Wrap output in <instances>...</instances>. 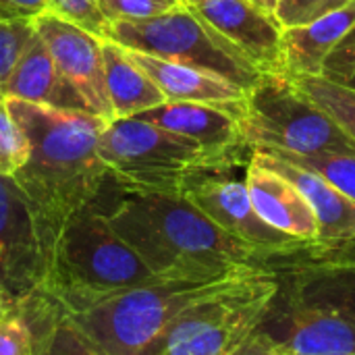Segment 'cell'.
I'll return each mask as SVG.
<instances>
[{"label": "cell", "mask_w": 355, "mask_h": 355, "mask_svg": "<svg viewBox=\"0 0 355 355\" xmlns=\"http://www.w3.org/2000/svg\"><path fill=\"white\" fill-rule=\"evenodd\" d=\"M96 204L158 279H220L258 268H283L308 256H279L254 248L225 233L177 193L131 191L106 181Z\"/></svg>", "instance_id": "1"}, {"label": "cell", "mask_w": 355, "mask_h": 355, "mask_svg": "<svg viewBox=\"0 0 355 355\" xmlns=\"http://www.w3.org/2000/svg\"><path fill=\"white\" fill-rule=\"evenodd\" d=\"M8 110L23 129L29 156L12 175L48 256L64 225L89 206L108 181L98 139L108 121L85 110H60L8 98Z\"/></svg>", "instance_id": "2"}, {"label": "cell", "mask_w": 355, "mask_h": 355, "mask_svg": "<svg viewBox=\"0 0 355 355\" xmlns=\"http://www.w3.org/2000/svg\"><path fill=\"white\" fill-rule=\"evenodd\" d=\"M154 281L160 279L119 237L94 200L52 243L40 293L75 314Z\"/></svg>", "instance_id": "3"}, {"label": "cell", "mask_w": 355, "mask_h": 355, "mask_svg": "<svg viewBox=\"0 0 355 355\" xmlns=\"http://www.w3.org/2000/svg\"><path fill=\"white\" fill-rule=\"evenodd\" d=\"M108 181L121 189L177 193L204 175H227L243 158L225 156L139 119L110 121L98 139Z\"/></svg>", "instance_id": "4"}, {"label": "cell", "mask_w": 355, "mask_h": 355, "mask_svg": "<svg viewBox=\"0 0 355 355\" xmlns=\"http://www.w3.org/2000/svg\"><path fill=\"white\" fill-rule=\"evenodd\" d=\"M248 272L206 281L160 279L69 314L102 355H156L185 310Z\"/></svg>", "instance_id": "5"}, {"label": "cell", "mask_w": 355, "mask_h": 355, "mask_svg": "<svg viewBox=\"0 0 355 355\" xmlns=\"http://www.w3.org/2000/svg\"><path fill=\"white\" fill-rule=\"evenodd\" d=\"M241 141L250 150H283L302 156H355V141L287 75L262 73L239 102Z\"/></svg>", "instance_id": "6"}, {"label": "cell", "mask_w": 355, "mask_h": 355, "mask_svg": "<svg viewBox=\"0 0 355 355\" xmlns=\"http://www.w3.org/2000/svg\"><path fill=\"white\" fill-rule=\"evenodd\" d=\"M281 291V270H252L185 310L156 355H231L264 320Z\"/></svg>", "instance_id": "7"}, {"label": "cell", "mask_w": 355, "mask_h": 355, "mask_svg": "<svg viewBox=\"0 0 355 355\" xmlns=\"http://www.w3.org/2000/svg\"><path fill=\"white\" fill-rule=\"evenodd\" d=\"M106 40L148 56L212 73L245 92L262 75L235 44L183 2L152 19L110 23Z\"/></svg>", "instance_id": "8"}, {"label": "cell", "mask_w": 355, "mask_h": 355, "mask_svg": "<svg viewBox=\"0 0 355 355\" xmlns=\"http://www.w3.org/2000/svg\"><path fill=\"white\" fill-rule=\"evenodd\" d=\"M46 252L33 214L12 181L0 177V312L42 289Z\"/></svg>", "instance_id": "9"}, {"label": "cell", "mask_w": 355, "mask_h": 355, "mask_svg": "<svg viewBox=\"0 0 355 355\" xmlns=\"http://www.w3.org/2000/svg\"><path fill=\"white\" fill-rule=\"evenodd\" d=\"M183 196L225 233L254 248L279 256L324 252L314 243H304L266 225L252 206L245 181H237L227 175H204L193 179L185 187Z\"/></svg>", "instance_id": "10"}, {"label": "cell", "mask_w": 355, "mask_h": 355, "mask_svg": "<svg viewBox=\"0 0 355 355\" xmlns=\"http://www.w3.org/2000/svg\"><path fill=\"white\" fill-rule=\"evenodd\" d=\"M33 29L48 48L60 75L77 89L87 108L108 123L114 121L104 77V40L62 21L50 10L33 19Z\"/></svg>", "instance_id": "11"}, {"label": "cell", "mask_w": 355, "mask_h": 355, "mask_svg": "<svg viewBox=\"0 0 355 355\" xmlns=\"http://www.w3.org/2000/svg\"><path fill=\"white\" fill-rule=\"evenodd\" d=\"M258 329L291 355H355L354 318L297 304L283 291Z\"/></svg>", "instance_id": "12"}, {"label": "cell", "mask_w": 355, "mask_h": 355, "mask_svg": "<svg viewBox=\"0 0 355 355\" xmlns=\"http://www.w3.org/2000/svg\"><path fill=\"white\" fill-rule=\"evenodd\" d=\"M198 17L235 44L262 73L283 71L279 21L250 0H183Z\"/></svg>", "instance_id": "13"}, {"label": "cell", "mask_w": 355, "mask_h": 355, "mask_svg": "<svg viewBox=\"0 0 355 355\" xmlns=\"http://www.w3.org/2000/svg\"><path fill=\"white\" fill-rule=\"evenodd\" d=\"M281 270V291L304 306L327 308L355 320V248L320 252Z\"/></svg>", "instance_id": "14"}, {"label": "cell", "mask_w": 355, "mask_h": 355, "mask_svg": "<svg viewBox=\"0 0 355 355\" xmlns=\"http://www.w3.org/2000/svg\"><path fill=\"white\" fill-rule=\"evenodd\" d=\"M239 102L229 106L196 104V102H162L160 106L148 108L131 119L146 121L171 133L183 135L202 148L243 158V150H250L241 141L239 131ZM252 152V150H250Z\"/></svg>", "instance_id": "15"}, {"label": "cell", "mask_w": 355, "mask_h": 355, "mask_svg": "<svg viewBox=\"0 0 355 355\" xmlns=\"http://www.w3.org/2000/svg\"><path fill=\"white\" fill-rule=\"evenodd\" d=\"M252 154L266 164L268 168L277 171L285 179H289L308 204L314 210L318 223V239L316 243L324 252H347L355 248V202L341 193L335 185L324 181L312 171L285 162L277 156H270L260 150H252Z\"/></svg>", "instance_id": "16"}, {"label": "cell", "mask_w": 355, "mask_h": 355, "mask_svg": "<svg viewBox=\"0 0 355 355\" xmlns=\"http://www.w3.org/2000/svg\"><path fill=\"white\" fill-rule=\"evenodd\" d=\"M243 181L254 210L266 225L304 243L318 245V223L314 210L289 179L250 154Z\"/></svg>", "instance_id": "17"}, {"label": "cell", "mask_w": 355, "mask_h": 355, "mask_svg": "<svg viewBox=\"0 0 355 355\" xmlns=\"http://www.w3.org/2000/svg\"><path fill=\"white\" fill-rule=\"evenodd\" d=\"M0 94L6 98L52 106L60 110L92 112L83 98L77 94V89L60 75L37 33H33L17 64L0 83Z\"/></svg>", "instance_id": "18"}, {"label": "cell", "mask_w": 355, "mask_h": 355, "mask_svg": "<svg viewBox=\"0 0 355 355\" xmlns=\"http://www.w3.org/2000/svg\"><path fill=\"white\" fill-rule=\"evenodd\" d=\"M125 50L129 58L156 83V87L164 94L166 102H196V104L229 106V104L241 102L245 96V89L212 73L185 67L179 62L162 60L156 56H148L137 50H129V48Z\"/></svg>", "instance_id": "19"}, {"label": "cell", "mask_w": 355, "mask_h": 355, "mask_svg": "<svg viewBox=\"0 0 355 355\" xmlns=\"http://www.w3.org/2000/svg\"><path fill=\"white\" fill-rule=\"evenodd\" d=\"M355 23V0L347 6L302 27H289L281 33L283 71L289 79L320 77L322 64L337 42Z\"/></svg>", "instance_id": "20"}, {"label": "cell", "mask_w": 355, "mask_h": 355, "mask_svg": "<svg viewBox=\"0 0 355 355\" xmlns=\"http://www.w3.org/2000/svg\"><path fill=\"white\" fill-rule=\"evenodd\" d=\"M106 92L114 119H131L166 102L156 83L129 58L127 50L110 40L102 42Z\"/></svg>", "instance_id": "21"}, {"label": "cell", "mask_w": 355, "mask_h": 355, "mask_svg": "<svg viewBox=\"0 0 355 355\" xmlns=\"http://www.w3.org/2000/svg\"><path fill=\"white\" fill-rule=\"evenodd\" d=\"M23 308L33 335V355H102L52 297L37 291L23 302Z\"/></svg>", "instance_id": "22"}, {"label": "cell", "mask_w": 355, "mask_h": 355, "mask_svg": "<svg viewBox=\"0 0 355 355\" xmlns=\"http://www.w3.org/2000/svg\"><path fill=\"white\" fill-rule=\"evenodd\" d=\"M291 81L306 98H310L335 123H339L355 141V92L324 77H295Z\"/></svg>", "instance_id": "23"}, {"label": "cell", "mask_w": 355, "mask_h": 355, "mask_svg": "<svg viewBox=\"0 0 355 355\" xmlns=\"http://www.w3.org/2000/svg\"><path fill=\"white\" fill-rule=\"evenodd\" d=\"M260 152H266L285 162H291L295 166L316 173L318 177L335 185L341 193H345L355 202V156H345V154L302 156V154L283 152V150H260Z\"/></svg>", "instance_id": "24"}, {"label": "cell", "mask_w": 355, "mask_h": 355, "mask_svg": "<svg viewBox=\"0 0 355 355\" xmlns=\"http://www.w3.org/2000/svg\"><path fill=\"white\" fill-rule=\"evenodd\" d=\"M29 156V144L8 110V98L0 94V177H12Z\"/></svg>", "instance_id": "25"}, {"label": "cell", "mask_w": 355, "mask_h": 355, "mask_svg": "<svg viewBox=\"0 0 355 355\" xmlns=\"http://www.w3.org/2000/svg\"><path fill=\"white\" fill-rule=\"evenodd\" d=\"M62 21L85 29L87 33L106 40L108 35V21L100 10L98 0H48V8Z\"/></svg>", "instance_id": "26"}, {"label": "cell", "mask_w": 355, "mask_h": 355, "mask_svg": "<svg viewBox=\"0 0 355 355\" xmlns=\"http://www.w3.org/2000/svg\"><path fill=\"white\" fill-rule=\"evenodd\" d=\"M349 2L352 0H277L275 19L283 29L302 27L347 6Z\"/></svg>", "instance_id": "27"}, {"label": "cell", "mask_w": 355, "mask_h": 355, "mask_svg": "<svg viewBox=\"0 0 355 355\" xmlns=\"http://www.w3.org/2000/svg\"><path fill=\"white\" fill-rule=\"evenodd\" d=\"M0 355H33V335L23 302L0 312Z\"/></svg>", "instance_id": "28"}, {"label": "cell", "mask_w": 355, "mask_h": 355, "mask_svg": "<svg viewBox=\"0 0 355 355\" xmlns=\"http://www.w3.org/2000/svg\"><path fill=\"white\" fill-rule=\"evenodd\" d=\"M33 33V19L0 21V83L12 71Z\"/></svg>", "instance_id": "29"}, {"label": "cell", "mask_w": 355, "mask_h": 355, "mask_svg": "<svg viewBox=\"0 0 355 355\" xmlns=\"http://www.w3.org/2000/svg\"><path fill=\"white\" fill-rule=\"evenodd\" d=\"M320 77L355 92V23L327 56Z\"/></svg>", "instance_id": "30"}, {"label": "cell", "mask_w": 355, "mask_h": 355, "mask_svg": "<svg viewBox=\"0 0 355 355\" xmlns=\"http://www.w3.org/2000/svg\"><path fill=\"white\" fill-rule=\"evenodd\" d=\"M181 2L183 0H98L108 23L152 19L179 6Z\"/></svg>", "instance_id": "31"}, {"label": "cell", "mask_w": 355, "mask_h": 355, "mask_svg": "<svg viewBox=\"0 0 355 355\" xmlns=\"http://www.w3.org/2000/svg\"><path fill=\"white\" fill-rule=\"evenodd\" d=\"M48 8V0H0V21L35 19Z\"/></svg>", "instance_id": "32"}, {"label": "cell", "mask_w": 355, "mask_h": 355, "mask_svg": "<svg viewBox=\"0 0 355 355\" xmlns=\"http://www.w3.org/2000/svg\"><path fill=\"white\" fill-rule=\"evenodd\" d=\"M231 355H291L279 343H275L264 331L256 329Z\"/></svg>", "instance_id": "33"}, {"label": "cell", "mask_w": 355, "mask_h": 355, "mask_svg": "<svg viewBox=\"0 0 355 355\" xmlns=\"http://www.w3.org/2000/svg\"><path fill=\"white\" fill-rule=\"evenodd\" d=\"M254 6H258L260 10H264V12H268V15H272L275 17V8H277V0H250Z\"/></svg>", "instance_id": "34"}]
</instances>
